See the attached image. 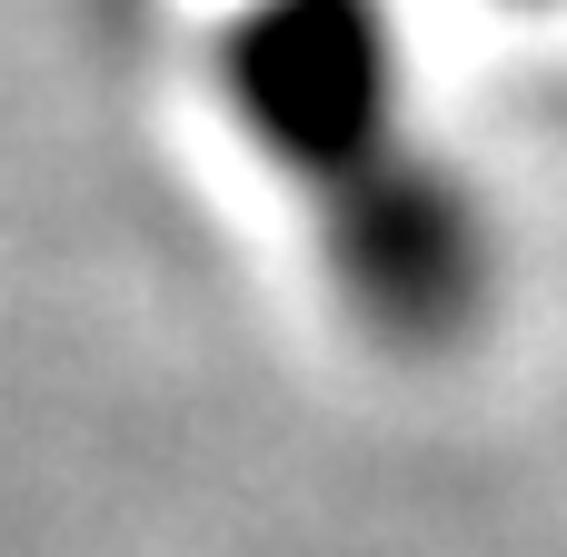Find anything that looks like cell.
Listing matches in <instances>:
<instances>
[{"label": "cell", "instance_id": "cell-1", "mask_svg": "<svg viewBox=\"0 0 567 557\" xmlns=\"http://www.w3.org/2000/svg\"><path fill=\"white\" fill-rule=\"evenodd\" d=\"M309 229L339 309L399 359H439L478 339L498 309V279H508L498 209L439 140H399L389 159L309 199Z\"/></svg>", "mask_w": 567, "mask_h": 557}, {"label": "cell", "instance_id": "cell-2", "mask_svg": "<svg viewBox=\"0 0 567 557\" xmlns=\"http://www.w3.org/2000/svg\"><path fill=\"white\" fill-rule=\"evenodd\" d=\"M209 80H219L239 140L299 199H329L339 179H359L369 159L419 140L389 0H239L219 20Z\"/></svg>", "mask_w": 567, "mask_h": 557}, {"label": "cell", "instance_id": "cell-3", "mask_svg": "<svg viewBox=\"0 0 567 557\" xmlns=\"http://www.w3.org/2000/svg\"><path fill=\"white\" fill-rule=\"evenodd\" d=\"M508 10H567V0H508Z\"/></svg>", "mask_w": 567, "mask_h": 557}]
</instances>
